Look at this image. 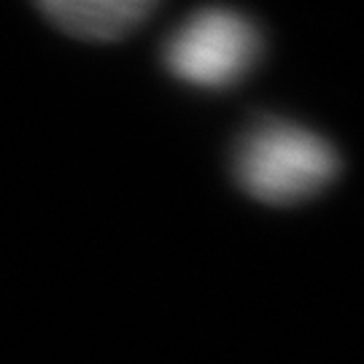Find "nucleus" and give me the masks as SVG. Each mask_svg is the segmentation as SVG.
<instances>
[{
	"instance_id": "1",
	"label": "nucleus",
	"mask_w": 364,
	"mask_h": 364,
	"mask_svg": "<svg viewBox=\"0 0 364 364\" xmlns=\"http://www.w3.org/2000/svg\"><path fill=\"white\" fill-rule=\"evenodd\" d=\"M230 170L246 197L267 208H294L332 189L343 159L318 130L284 117H262L237 135Z\"/></svg>"
},
{
	"instance_id": "2",
	"label": "nucleus",
	"mask_w": 364,
	"mask_h": 364,
	"mask_svg": "<svg viewBox=\"0 0 364 364\" xmlns=\"http://www.w3.org/2000/svg\"><path fill=\"white\" fill-rule=\"evenodd\" d=\"M264 36L246 14L208 6L189 14L162 46V65L183 87L224 92L243 84L262 63Z\"/></svg>"
},
{
	"instance_id": "3",
	"label": "nucleus",
	"mask_w": 364,
	"mask_h": 364,
	"mask_svg": "<svg viewBox=\"0 0 364 364\" xmlns=\"http://www.w3.org/2000/svg\"><path fill=\"white\" fill-rule=\"evenodd\" d=\"M156 0H41L43 22L81 43H122L159 11Z\"/></svg>"
}]
</instances>
